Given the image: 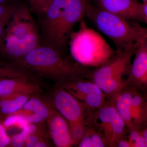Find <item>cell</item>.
Listing matches in <instances>:
<instances>
[{"label": "cell", "instance_id": "6da1fadb", "mask_svg": "<svg viewBox=\"0 0 147 147\" xmlns=\"http://www.w3.org/2000/svg\"><path fill=\"white\" fill-rule=\"evenodd\" d=\"M84 0H46L39 13L47 45L63 53L75 25L85 16Z\"/></svg>", "mask_w": 147, "mask_h": 147}, {"label": "cell", "instance_id": "7a4b0ae2", "mask_svg": "<svg viewBox=\"0 0 147 147\" xmlns=\"http://www.w3.org/2000/svg\"><path fill=\"white\" fill-rule=\"evenodd\" d=\"M85 16L112 41L117 50L135 51L147 42V29L139 22L125 19L95 5L90 0L85 3Z\"/></svg>", "mask_w": 147, "mask_h": 147}, {"label": "cell", "instance_id": "3957f363", "mask_svg": "<svg viewBox=\"0 0 147 147\" xmlns=\"http://www.w3.org/2000/svg\"><path fill=\"white\" fill-rule=\"evenodd\" d=\"M62 53L49 45H39L13 62L16 67L53 79L58 84L87 76L88 67L65 57Z\"/></svg>", "mask_w": 147, "mask_h": 147}, {"label": "cell", "instance_id": "277c9868", "mask_svg": "<svg viewBox=\"0 0 147 147\" xmlns=\"http://www.w3.org/2000/svg\"><path fill=\"white\" fill-rule=\"evenodd\" d=\"M39 45L30 11L25 7H16L0 39V51L14 61Z\"/></svg>", "mask_w": 147, "mask_h": 147}, {"label": "cell", "instance_id": "5b68a950", "mask_svg": "<svg viewBox=\"0 0 147 147\" xmlns=\"http://www.w3.org/2000/svg\"><path fill=\"white\" fill-rule=\"evenodd\" d=\"M68 44L73 60L86 67H99L117 52L99 33L89 27L83 19L80 22L78 30L71 33Z\"/></svg>", "mask_w": 147, "mask_h": 147}, {"label": "cell", "instance_id": "8992f818", "mask_svg": "<svg viewBox=\"0 0 147 147\" xmlns=\"http://www.w3.org/2000/svg\"><path fill=\"white\" fill-rule=\"evenodd\" d=\"M64 118L69 126L74 145L77 146L87 129L85 105L60 87L53 92L49 100Z\"/></svg>", "mask_w": 147, "mask_h": 147}, {"label": "cell", "instance_id": "52a82bcc", "mask_svg": "<svg viewBox=\"0 0 147 147\" xmlns=\"http://www.w3.org/2000/svg\"><path fill=\"white\" fill-rule=\"evenodd\" d=\"M117 50L115 55L105 63L94 71L90 72L87 76L90 79H108L124 81V75L129 73L131 60L135 51Z\"/></svg>", "mask_w": 147, "mask_h": 147}, {"label": "cell", "instance_id": "ba28073f", "mask_svg": "<svg viewBox=\"0 0 147 147\" xmlns=\"http://www.w3.org/2000/svg\"><path fill=\"white\" fill-rule=\"evenodd\" d=\"M55 109L50 101L35 95L30 97L21 109L11 115L21 116L28 123H42L47 120Z\"/></svg>", "mask_w": 147, "mask_h": 147}, {"label": "cell", "instance_id": "9c48e42d", "mask_svg": "<svg viewBox=\"0 0 147 147\" xmlns=\"http://www.w3.org/2000/svg\"><path fill=\"white\" fill-rule=\"evenodd\" d=\"M94 4L123 18L142 22L140 9L142 3L138 0H94Z\"/></svg>", "mask_w": 147, "mask_h": 147}, {"label": "cell", "instance_id": "30bf717a", "mask_svg": "<svg viewBox=\"0 0 147 147\" xmlns=\"http://www.w3.org/2000/svg\"><path fill=\"white\" fill-rule=\"evenodd\" d=\"M129 76L126 86L133 85L134 88H145L147 85V42L142 43L135 50Z\"/></svg>", "mask_w": 147, "mask_h": 147}, {"label": "cell", "instance_id": "8fae6325", "mask_svg": "<svg viewBox=\"0 0 147 147\" xmlns=\"http://www.w3.org/2000/svg\"><path fill=\"white\" fill-rule=\"evenodd\" d=\"M50 137L58 147H69L73 142L68 123L56 109L47 120Z\"/></svg>", "mask_w": 147, "mask_h": 147}, {"label": "cell", "instance_id": "7c38bea8", "mask_svg": "<svg viewBox=\"0 0 147 147\" xmlns=\"http://www.w3.org/2000/svg\"><path fill=\"white\" fill-rule=\"evenodd\" d=\"M42 89L34 81L27 78H11L0 80V96L13 94L35 95Z\"/></svg>", "mask_w": 147, "mask_h": 147}, {"label": "cell", "instance_id": "4fadbf2b", "mask_svg": "<svg viewBox=\"0 0 147 147\" xmlns=\"http://www.w3.org/2000/svg\"><path fill=\"white\" fill-rule=\"evenodd\" d=\"M92 119L94 128L103 137L106 146L116 147L110 122L108 102L96 110Z\"/></svg>", "mask_w": 147, "mask_h": 147}, {"label": "cell", "instance_id": "5bb4252c", "mask_svg": "<svg viewBox=\"0 0 147 147\" xmlns=\"http://www.w3.org/2000/svg\"><path fill=\"white\" fill-rule=\"evenodd\" d=\"M135 89L133 88H123L111 96L110 101L114 105L117 112L122 118L127 127L133 129L130 116V108L131 100Z\"/></svg>", "mask_w": 147, "mask_h": 147}, {"label": "cell", "instance_id": "9a60e30c", "mask_svg": "<svg viewBox=\"0 0 147 147\" xmlns=\"http://www.w3.org/2000/svg\"><path fill=\"white\" fill-rule=\"evenodd\" d=\"M130 116L133 128L141 130L146 127L147 105L144 98L135 89L131 100Z\"/></svg>", "mask_w": 147, "mask_h": 147}, {"label": "cell", "instance_id": "2e32d148", "mask_svg": "<svg viewBox=\"0 0 147 147\" xmlns=\"http://www.w3.org/2000/svg\"><path fill=\"white\" fill-rule=\"evenodd\" d=\"M58 85V86L66 90L74 96L79 94H105L92 81L76 79L62 82Z\"/></svg>", "mask_w": 147, "mask_h": 147}, {"label": "cell", "instance_id": "e0dca14e", "mask_svg": "<svg viewBox=\"0 0 147 147\" xmlns=\"http://www.w3.org/2000/svg\"><path fill=\"white\" fill-rule=\"evenodd\" d=\"M32 96L26 94L0 96V113L6 116L15 113Z\"/></svg>", "mask_w": 147, "mask_h": 147}, {"label": "cell", "instance_id": "ac0fdd59", "mask_svg": "<svg viewBox=\"0 0 147 147\" xmlns=\"http://www.w3.org/2000/svg\"><path fill=\"white\" fill-rule=\"evenodd\" d=\"M108 103L113 139L116 147L117 143L119 140L124 137L127 127L124 121L119 115L113 104L110 101Z\"/></svg>", "mask_w": 147, "mask_h": 147}, {"label": "cell", "instance_id": "d6986e66", "mask_svg": "<svg viewBox=\"0 0 147 147\" xmlns=\"http://www.w3.org/2000/svg\"><path fill=\"white\" fill-rule=\"evenodd\" d=\"M22 78L34 80L32 76L26 70L15 65L0 62V80Z\"/></svg>", "mask_w": 147, "mask_h": 147}, {"label": "cell", "instance_id": "ffe728a7", "mask_svg": "<svg viewBox=\"0 0 147 147\" xmlns=\"http://www.w3.org/2000/svg\"><path fill=\"white\" fill-rule=\"evenodd\" d=\"M74 97L82 102L89 110H98L107 102L105 94H79Z\"/></svg>", "mask_w": 147, "mask_h": 147}, {"label": "cell", "instance_id": "44dd1931", "mask_svg": "<svg viewBox=\"0 0 147 147\" xmlns=\"http://www.w3.org/2000/svg\"><path fill=\"white\" fill-rule=\"evenodd\" d=\"M4 116L5 118L1 121L7 131L15 128L22 130L28 124L26 120L21 116L13 115Z\"/></svg>", "mask_w": 147, "mask_h": 147}, {"label": "cell", "instance_id": "7402d4cb", "mask_svg": "<svg viewBox=\"0 0 147 147\" xmlns=\"http://www.w3.org/2000/svg\"><path fill=\"white\" fill-rule=\"evenodd\" d=\"M16 7L7 3L0 4V39Z\"/></svg>", "mask_w": 147, "mask_h": 147}, {"label": "cell", "instance_id": "603a6c76", "mask_svg": "<svg viewBox=\"0 0 147 147\" xmlns=\"http://www.w3.org/2000/svg\"><path fill=\"white\" fill-rule=\"evenodd\" d=\"M28 134L25 127L20 133L13 135L10 137V142L8 146L14 147H25Z\"/></svg>", "mask_w": 147, "mask_h": 147}, {"label": "cell", "instance_id": "cb8c5ba5", "mask_svg": "<svg viewBox=\"0 0 147 147\" xmlns=\"http://www.w3.org/2000/svg\"><path fill=\"white\" fill-rule=\"evenodd\" d=\"M89 129L92 147L107 146L103 137L93 127H90Z\"/></svg>", "mask_w": 147, "mask_h": 147}, {"label": "cell", "instance_id": "d4e9b609", "mask_svg": "<svg viewBox=\"0 0 147 147\" xmlns=\"http://www.w3.org/2000/svg\"><path fill=\"white\" fill-rule=\"evenodd\" d=\"M43 138H46L45 130L28 135L26 140L25 147H34V145L40 139Z\"/></svg>", "mask_w": 147, "mask_h": 147}, {"label": "cell", "instance_id": "484cf974", "mask_svg": "<svg viewBox=\"0 0 147 147\" xmlns=\"http://www.w3.org/2000/svg\"><path fill=\"white\" fill-rule=\"evenodd\" d=\"M77 146L79 147H92L89 129H87Z\"/></svg>", "mask_w": 147, "mask_h": 147}, {"label": "cell", "instance_id": "4316f807", "mask_svg": "<svg viewBox=\"0 0 147 147\" xmlns=\"http://www.w3.org/2000/svg\"><path fill=\"white\" fill-rule=\"evenodd\" d=\"M140 16L142 23L147 24V2H143L140 9Z\"/></svg>", "mask_w": 147, "mask_h": 147}, {"label": "cell", "instance_id": "83f0119b", "mask_svg": "<svg viewBox=\"0 0 147 147\" xmlns=\"http://www.w3.org/2000/svg\"><path fill=\"white\" fill-rule=\"evenodd\" d=\"M32 8L39 13L41 9L40 0H28Z\"/></svg>", "mask_w": 147, "mask_h": 147}, {"label": "cell", "instance_id": "f1b7e54d", "mask_svg": "<svg viewBox=\"0 0 147 147\" xmlns=\"http://www.w3.org/2000/svg\"><path fill=\"white\" fill-rule=\"evenodd\" d=\"M51 146L50 142L46 138H43L40 139L34 145V147H50Z\"/></svg>", "mask_w": 147, "mask_h": 147}, {"label": "cell", "instance_id": "f546056e", "mask_svg": "<svg viewBox=\"0 0 147 147\" xmlns=\"http://www.w3.org/2000/svg\"><path fill=\"white\" fill-rule=\"evenodd\" d=\"M117 147H131V145L127 139H121L119 140L117 144Z\"/></svg>", "mask_w": 147, "mask_h": 147}, {"label": "cell", "instance_id": "4dcf8cb0", "mask_svg": "<svg viewBox=\"0 0 147 147\" xmlns=\"http://www.w3.org/2000/svg\"><path fill=\"white\" fill-rule=\"evenodd\" d=\"M6 134H7V130L3 125L1 120H0V136Z\"/></svg>", "mask_w": 147, "mask_h": 147}, {"label": "cell", "instance_id": "1f68e13d", "mask_svg": "<svg viewBox=\"0 0 147 147\" xmlns=\"http://www.w3.org/2000/svg\"><path fill=\"white\" fill-rule=\"evenodd\" d=\"M10 0H0V4L7 3Z\"/></svg>", "mask_w": 147, "mask_h": 147}, {"label": "cell", "instance_id": "d6a6232c", "mask_svg": "<svg viewBox=\"0 0 147 147\" xmlns=\"http://www.w3.org/2000/svg\"><path fill=\"white\" fill-rule=\"evenodd\" d=\"M45 1H46V0H40V3H41V9H40V10H41L42 7H43V5H44V4H45Z\"/></svg>", "mask_w": 147, "mask_h": 147}, {"label": "cell", "instance_id": "836d02e7", "mask_svg": "<svg viewBox=\"0 0 147 147\" xmlns=\"http://www.w3.org/2000/svg\"><path fill=\"white\" fill-rule=\"evenodd\" d=\"M143 2H147V0H142Z\"/></svg>", "mask_w": 147, "mask_h": 147}, {"label": "cell", "instance_id": "e575fe53", "mask_svg": "<svg viewBox=\"0 0 147 147\" xmlns=\"http://www.w3.org/2000/svg\"><path fill=\"white\" fill-rule=\"evenodd\" d=\"M88 1V0H84V1H85V2L86 3V2L87 1Z\"/></svg>", "mask_w": 147, "mask_h": 147}]
</instances>
